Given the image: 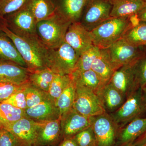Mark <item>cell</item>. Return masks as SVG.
I'll return each instance as SVG.
<instances>
[{
    "instance_id": "obj_15",
    "label": "cell",
    "mask_w": 146,
    "mask_h": 146,
    "mask_svg": "<svg viewBox=\"0 0 146 146\" xmlns=\"http://www.w3.org/2000/svg\"><path fill=\"white\" fill-rule=\"evenodd\" d=\"M35 146L56 145L62 137L59 119L37 122Z\"/></svg>"
},
{
    "instance_id": "obj_43",
    "label": "cell",
    "mask_w": 146,
    "mask_h": 146,
    "mask_svg": "<svg viewBox=\"0 0 146 146\" xmlns=\"http://www.w3.org/2000/svg\"><path fill=\"white\" fill-rule=\"evenodd\" d=\"M4 128L3 127H2L0 126V137H1V133H2L3 130Z\"/></svg>"
},
{
    "instance_id": "obj_46",
    "label": "cell",
    "mask_w": 146,
    "mask_h": 146,
    "mask_svg": "<svg viewBox=\"0 0 146 146\" xmlns=\"http://www.w3.org/2000/svg\"></svg>"
},
{
    "instance_id": "obj_17",
    "label": "cell",
    "mask_w": 146,
    "mask_h": 146,
    "mask_svg": "<svg viewBox=\"0 0 146 146\" xmlns=\"http://www.w3.org/2000/svg\"><path fill=\"white\" fill-rule=\"evenodd\" d=\"M27 68L11 61L0 59V83L24 84L29 82Z\"/></svg>"
},
{
    "instance_id": "obj_16",
    "label": "cell",
    "mask_w": 146,
    "mask_h": 146,
    "mask_svg": "<svg viewBox=\"0 0 146 146\" xmlns=\"http://www.w3.org/2000/svg\"><path fill=\"white\" fill-rule=\"evenodd\" d=\"M25 117L37 122L60 119V112L56 102L49 96L37 105L25 109Z\"/></svg>"
},
{
    "instance_id": "obj_4",
    "label": "cell",
    "mask_w": 146,
    "mask_h": 146,
    "mask_svg": "<svg viewBox=\"0 0 146 146\" xmlns=\"http://www.w3.org/2000/svg\"><path fill=\"white\" fill-rule=\"evenodd\" d=\"M71 24L55 12L37 22L36 32L45 46L48 49H54L64 42L65 34Z\"/></svg>"
},
{
    "instance_id": "obj_18",
    "label": "cell",
    "mask_w": 146,
    "mask_h": 146,
    "mask_svg": "<svg viewBox=\"0 0 146 146\" xmlns=\"http://www.w3.org/2000/svg\"><path fill=\"white\" fill-rule=\"evenodd\" d=\"M87 0H55V12L71 23L79 22Z\"/></svg>"
},
{
    "instance_id": "obj_12",
    "label": "cell",
    "mask_w": 146,
    "mask_h": 146,
    "mask_svg": "<svg viewBox=\"0 0 146 146\" xmlns=\"http://www.w3.org/2000/svg\"><path fill=\"white\" fill-rule=\"evenodd\" d=\"M94 117L82 115L72 107L61 115L60 127L63 138L72 137L92 125Z\"/></svg>"
},
{
    "instance_id": "obj_25",
    "label": "cell",
    "mask_w": 146,
    "mask_h": 146,
    "mask_svg": "<svg viewBox=\"0 0 146 146\" xmlns=\"http://www.w3.org/2000/svg\"><path fill=\"white\" fill-rule=\"evenodd\" d=\"M26 3L33 13L37 23L55 13V0H28Z\"/></svg>"
},
{
    "instance_id": "obj_14",
    "label": "cell",
    "mask_w": 146,
    "mask_h": 146,
    "mask_svg": "<svg viewBox=\"0 0 146 146\" xmlns=\"http://www.w3.org/2000/svg\"><path fill=\"white\" fill-rule=\"evenodd\" d=\"M37 122L25 117L4 129L14 135L22 146H35Z\"/></svg>"
},
{
    "instance_id": "obj_44",
    "label": "cell",
    "mask_w": 146,
    "mask_h": 146,
    "mask_svg": "<svg viewBox=\"0 0 146 146\" xmlns=\"http://www.w3.org/2000/svg\"><path fill=\"white\" fill-rule=\"evenodd\" d=\"M133 146V145H128V146ZM138 146H146V144H145V145H142Z\"/></svg>"
},
{
    "instance_id": "obj_6",
    "label": "cell",
    "mask_w": 146,
    "mask_h": 146,
    "mask_svg": "<svg viewBox=\"0 0 146 146\" xmlns=\"http://www.w3.org/2000/svg\"><path fill=\"white\" fill-rule=\"evenodd\" d=\"M79 57L74 48L64 42L56 48L49 49L48 67L55 74L71 75Z\"/></svg>"
},
{
    "instance_id": "obj_35",
    "label": "cell",
    "mask_w": 146,
    "mask_h": 146,
    "mask_svg": "<svg viewBox=\"0 0 146 146\" xmlns=\"http://www.w3.org/2000/svg\"><path fill=\"white\" fill-rule=\"evenodd\" d=\"M26 85L23 89L17 91L7 99L3 101L1 103L8 104L17 108L23 110L26 109L27 107L25 91Z\"/></svg>"
},
{
    "instance_id": "obj_9",
    "label": "cell",
    "mask_w": 146,
    "mask_h": 146,
    "mask_svg": "<svg viewBox=\"0 0 146 146\" xmlns=\"http://www.w3.org/2000/svg\"><path fill=\"white\" fill-rule=\"evenodd\" d=\"M142 47L134 46L122 38L105 49L111 63L117 70L139 59L145 52Z\"/></svg>"
},
{
    "instance_id": "obj_32",
    "label": "cell",
    "mask_w": 146,
    "mask_h": 146,
    "mask_svg": "<svg viewBox=\"0 0 146 146\" xmlns=\"http://www.w3.org/2000/svg\"><path fill=\"white\" fill-rule=\"evenodd\" d=\"M25 91L27 108L37 105L49 96L46 92L37 89L29 81L26 85Z\"/></svg>"
},
{
    "instance_id": "obj_29",
    "label": "cell",
    "mask_w": 146,
    "mask_h": 146,
    "mask_svg": "<svg viewBox=\"0 0 146 146\" xmlns=\"http://www.w3.org/2000/svg\"><path fill=\"white\" fill-rule=\"evenodd\" d=\"M76 86L72 80L70 84L64 90L56 102L61 115L73 107L75 96Z\"/></svg>"
},
{
    "instance_id": "obj_10",
    "label": "cell",
    "mask_w": 146,
    "mask_h": 146,
    "mask_svg": "<svg viewBox=\"0 0 146 146\" xmlns=\"http://www.w3.org/2000/svg\"><path fill=\"white\" fill-rule=\"evenodd\" d=\"M138 59L120 67L115 71L110 81L126 99L140 88L136 72V64Z\"/></svg>"
},
{
    "instance_id": "obj_27",
    "label": "cell",
    "mask_w": 146,
    "mask_h": 146,
    "mask_svg": "<svg viewBox=\"0 0 146 146\" xmlns=\"http://www.w3.org/2000/svg\"><path fill=\"white\" fill-rule=\"evenodd\" d=\"M55 74L48 68L30 72L29 81L37 89L48 93Z\"/></svg>"
},
{
    "instance_id": "obj_8",
    "label": "cell",
    "mask_w": 146,
    "mask_h": 146,
    "mask_svg": "<svg viewBox=\"0 0 146 146\" xmlns=\"http://www.w3.org/2000/svg\"><path fill=\"white\" fill-rule=\"evenodd\" d=\"M73 108L79 113L88 117H94L106 112L99 96L91 89L76 86Z\"/></svg>"
},
{
    "instance_id": "obj_34",
    "label": "cell",
    "mask_w": 146,
    "mask_h": 146,
    "mask_svg": "<svg viewBox=\"0 0 146 146\" xmlns=\"http://www.w3.org/2000/svg\"><path fill=\"white\" fill-rule=\"evenodd\" d=\"M28 0H0V20L25 5Z\"/></svg>"
},
{
    "instance_id": "obj_23",
    "label": "cell",
    "mask_w": 146,
    "mask_h": 146,
    "mask_svg": "<svg viewBox=\"0 0 146 146\" xmlns=\"http://www.w3.org/2000/svg\"><path fill=\"white\" fill-rule=\"evenodd\" d=\"M0 59L14 62L27 68L26 64L12 40L1 29H0Z\"/></svg>"
},
{
    "instance_id": "obj_19",
    "label": "cell",
    "mask_w": 146,
    "mask_h": 146,
    "mask_svg": "<svg viewBox=\"0 0 146 146\" xmlns=\"http://www.w3.org/2000/svg\"><path fill=\"white\" fill-rule=\"evenodd\" d=\"M111 5L110 16L130 18L137 15L146 6L144 0H109Z\"/></svg>"
},
{
    "instance_id": "obj_13",
    "label": "cell",
    "mask_w": 146,
    "mask_h": 146,
    "mask_svg": "<svg viewBox=\"0 0 146 146\" xmlns=\"http://www.w3.org/2000/svg\"><path fill=\"white\" fill-rule=\"evenodd\" d=\"M64 42L74 48L79 56L93 45L91 32L80 22L70 24L65 34Z\"/></svg>"
},
{
    "instance_id": "obj_41",
    "label": "cell",
    "mask_w": 146,
    "mask_h": 146,
    "mask_svg": "<svg viewBox=\"0 0 146 146\" xmlns=\"http://www.w3.org/2000/svg\"><path fill=\"white\" fill-rule=\"evenodd\" d=\"M136 17L139 21L146 22V6L137 13Z\"/></svg>"
},
{
    "instance_id": "obj_42",
    "label": "cell",
    "mask_w": 146,
    "mask_h": 146,
    "mask_svg": "<svg viewBox=\"0 0 146 146\" xmlns=\"http://www.w3.org/2000/svg\"><path fill=\"white\" fill-rule=\"evenodd\" d=\"M143 90V95L144 100L146 104V86L142 89Z\"/></svg>"
},
{
    "instance_id": "obj_22",
    "label": "cell",
    "mask_w": 146,
    "mask_h": 146,
    "mask_svg": "<svg viewBox=\"0 0 146 146\" xmlns=\"http://www.w3.org/2000/svg\"><path fill=\"white\" fill-rule=\"evenodd\" d=\"M146 130V118H136L123 129L120 135V143L124 146L132 145Z\"/></svg>"
},
{
    "instance_id": "obj_26",
    "label": "cell",
    "mask_w": 146,
    "mask_h": 146,
    "mask_svg": "<svg viewBox=\"0 0 146 146\" xmlns=\"http://www.w3.org/2000/svg\"><path fill=\"white\" fill-rule=\"evenodd\" d=\"M25 117V110L0 103V126L4 128Z\"/></svg>"
},
{
    "instance_id": "obj_5",
    "label": "cell",
    "mask_w": 146,
    "mask_h": 146,
    "mask_svg": "<svg viewBox=\"0 0 146 146\" xmlns=\"http://www.w3.org/2000/svg\"><path fill=\"white\" fill-rule=\"evenodd\" d=\"M146 111L142 88H139L127 98L118 110L110 114L119 127H123Z\"/></svg>"
},
{
    "instance_id": "obj_7",
    "label": "cell",
    "mask_w": 146,
    "mask_h": 146,
    "mask_svg": "<svg viewBox=\"0 0 146 146\" xmlns=\"http://www.w3.org/2000/svg\"><path fill=\"white\" fill-rule=\"evenodd\" d=\"M111 9L109 0H87L79 22L91 32L111 18Z\"/></svg>"
},
{
    "instance_id": "obj_30",
    "label": "cell",
    "mask_w": 146,
    "mask_h": 146,
    "mask_svg": "<svg viewBox=\"0 0 146 146\" xmlns=\"http://www.w3.org/2000/svg\"><path fill=\"white\" fill-rule=\"evenodd\" d=\"M100 49L92 45L80 56L75 68L72 73H80L91 70L94 59L100 52Z\"/></svg>"
},
{
    "instance_id": "obj_36",
    "label": "cell",
    "mask_w": 146,
    "mask_h": 146,
    "mask_svg": "<svg viewBox=\"0 0 146 146\" xmlns=\"http://www.w3.org/2000/svg\"><path fill=\"white\" fill-rule=\"evenodd\" d=\"M27 82L21 85L0 83V103L7 99L17 91L23 89Z\"/></svg>"
},
{
    "instance_id": "obj_40",
    "label": "cell",
    "mask_w": 146,
    "mask_h": 146,
    "mask_svg": "<svg viewBox=\"0 0 146 146\" xmlns=\"http://www.w3.org/2000/svg\"><path fill=\"white\" fill-rule=\"evenodd\" d=\"M146 144V130L141 136L132 144L133 146L142 145Z\"/></svg>"
},
{
    "instance_id": "obj_37",
    "label": "cell",
    "mask_w": 146,
    "mask_h": 146,
    "mask_svg": "<svg viewBox=\"0 0 146 146\" xmlns=\"http://www.w3.org/2000/svg\"><path fill=\"white\" fill-rule=\"evenodd\" d=\"M136 72L139 86L143 89L146 86V53L137 61Z\"/></svg>"
},
{
    "instance_id": "obj_33",
    "label": "cell",
    "mask_w": 146,
    "mask_h": 146,
    "mask_svg": "<svg viewBox=\"0 0 146 146\" xmlns=\"http://www.w3.org/2000/svg\"><path fill=\"white\" fill-rule=\"evenodd\" d=\"M72 137L78 146H96V138L92 126Z\"/></svg>"
},
{
    "instance_id": "obj_39",
    "label": "cell",
    "mask_w": 146,
    "mask_h": 146,
    "mask_svg": "<svg viewBox=\"0 0 146 146\" xmlns=\"http://www.w3.org/2000/svg\"><path fill=\"white\" fill-rule=\"evenodd\" d=\"M57 146H78L72 137L64 138Z\"/></svg>"
},
{
    "instance_id": "obj_2",
    "label": "cell",
    "mask_w": 146,
    "mask_h": 146,
    "mask_svg": "<svg viewBox=\"0 0 146 146\" xmlns=\"http://www.w3.org/2000/svg\"><path fill=\"white\" fill-rule=\"evenodd\" d=\"M138 23L135 16L111 17L91 31L93 45L100 49L106 48L122 38L129 29Z\"/></svg>"
},
{
    "instance_id": "obj_11",
    "label": "cell",
    "mask_w": 146,
    "mask_h": 146,
    "mask_svg": "<svg viewBox=\"0 0 146 146\" xmlns=\"http://www.w3.org/2000/svg\"><path fill=\"white\" fill-rule=\"evenodd\" d=\"M96 146H113L119 126L110 114L105 112L94 117L92 125Z\"/></svg>"
},
{
    "instance_id": "obj_1",
    "label": "cell",
    "mask_w": 146,
    "mask_h": 146,
    "mask_svg": "<svg viewBox=\"0 0 146 146\" xmlns=\"http://www.w3.org/2000/svg\"><path fill=\"white\" fill-rule=\"evenodd\" d=\"M0 29L12 40L30 72L48 68L49 49L43 44H36L17 36L1 21Z\"/></svg>"
},
{
    "instance_id": "obj_3",
    "label": "cell",
    "mask_w": 146,
    "mask_h": 146,
    "mask_svg": "<svg viewBox=\"0 0 146 146\" xmlns=\"http://www.w3.org/2000/svg\"><path fill=\"white\" fill-rule=\"evenodd\" d=\"M0 21L17 36L36 44H43L36 32L37 22L26 3Z\"/></svg>"
},
{
    "instance_id": "obj_45",
    "label": "cell",
    "mask_w": 146,
    "mask_h": 146,
    "mask_svg": "<svg viewBox=\"0 0 146 146\" xmlns=\"http://www.w3.org/2000/svg\"><path fill=\"white\" fill-rule=\"evenodd\" d=\"M144 1H145L146 2V0H144Z\"/></svg>"
},
{
    "instance_id": "obj_31",
    "label": "cell",
    "mask_w": 146,
    "mask_h": 146,
    "mask_svg": "<svg viewBox=\"0 0 146 146\" xmlns=\"http://www.w3.org/2000/svg\"><path fill=\"white\" fill-rule=\"evenodd\" d=\"M72 80L71 75L55 74L48 91L50 98L56 102Z\"/></svg>"
},
{
    "instance_id": "obj_21",
    "label": "cell",
    "mask_w": 146,
    "mask_h": 146,
    "mask_svg": "<svg viewBox=\"0 0 146 146\" xmlns=\"http://www.w3.org/2000/svg\"><path fill=\"white\" fill-rule=\"evenodd\" d=\"M91 69L106 84L109 83L117 70L111 63L105 49H100L99 53L93 61Z\"/></svg>"
},
{
    "instance_id": "obj_24",
    "label": "cell",
    "mask_w": 146,
    "mask_h": 146,
    "mask_svg": "<svg viewBox=\"0 0 146 146\" xmlns=\"http://www.w3.org/2000/svg\"><path fill=\"white\" fill-rule=\"evenodd\" d=\"M71 76L76 86L91 89L97 94L106 85L96 73L91 69L82 72L73 73Z\"/></svg>"
},
{
    "instance_id": "obj_38",
    "label": "cell",
    "mask_w": 146,
    "mask_h": 146,
    "mask_svg": "<svg viewBox=\"0 0 146 146\" xmlns=\"http://www.w3.org/2000/svg\"><path fill=\"white\" fill-rule=\"evenodd\" d=\"M0 146H22L18 139L10 131L4 128L0 137Z\"/></svg>"
},
{
    "instance_id": "obj_20",
    "label": "cell",
    "mask_w": 146,
    "mask_h": 146,
    "mask_svg": "<svg viewBox=\"0 0 146 146\" xmlns=\"http://www.w3.org/2000/svg\"><path fill=\"white\" fill-rule=\"evenodd\" d=\"M98 95L106 112L111 113L119 109L126 100L123 94L110 82L104 85Z\"/></svg>"
},
{
    "instance_id": "obj_28",
    "label": "cell",
    "mask_w": 146,
    "mask_h": 146,
    "mask_svg": "<svg viewBox=\"0 0 146 146\" xmlns=\"http://www.w3.org/2000/svg\"><path fill=\"white\" fill-rule=\"evenodd\" d=\"M122 38L134 46H146V22L139 21L129 29Z\"/></svg>"
}]
</instances>
